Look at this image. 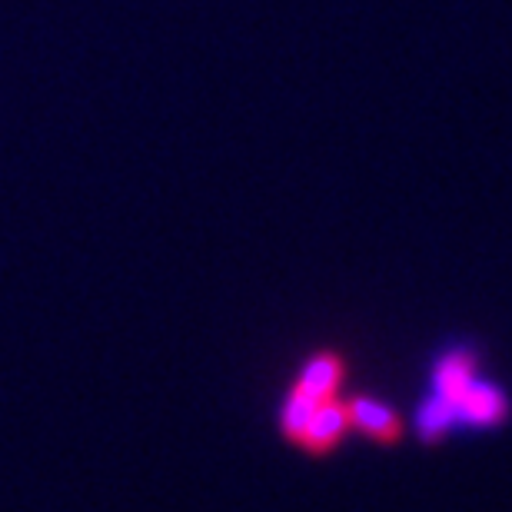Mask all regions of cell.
Here are the masks:
<instances>
[{"mask_svg": "<svg viewBox=\"0 0 512 512\" xmlns=\"http://www.w3.org/2000/svg\"><path fill=\"white\" fill-rule=\"evenodd\" d=\"M479 356L469 346H453L433 366V396L449 409L456 426H503L509 419V399L499 386L479 380Z\"/></svg>", "mask_w": 512, "mask_h": 512, "instance_id": "obj_1", "label": "cell"}, {"mask_svg": "<svg viewBox=\"0 0 512 512\" xmlns=\"http://www.w3.org/2000/svg\"><path fill=\"white\" fill-rule=\"evenodd\" d=\"M353 433L350 423V409H346V393L336 399H326L310 413V419L300 429L296 449L306 453L310 459H326L346 443V436Z\"/></svg>", "mask_w": 512, "mask_h": 512, "instance_id": "obj_2", "label": "cell"}, {"mask_svg": "<svg viewBox=\"0 0 512 512\" xmlns=\"http://www.w3.org/2000/svg\"><path fill=\"white\" fill-rule=\"evenodd\" d=\"M346 409H350L353 433H360L370 439V443H380L386 449L403 443L406 423H403V416L396 413V406H389L386 399L370 396V393H353V396H346Z\"/></svg>", "mask_w": 512, "mask_h": 512, "instance_id": "obj_3", "label": "cell"}, {"mask_svg": "<svg viewBox=\"0 0 512 512\" xmlns=\"http://www.w3.org/2000/svg\"><path fill=\"white\" fill-rule=\"evenodd\" d=\"M346 376H350V363L340 350L333 346H320L303 360L300 373H296L293 389L313 396L316 403H326V399H336L346 393Z\"/></svg>", "mask_w": 512, "mask_h": 512, "instance_id": "obj_4", "label": "cell"}]
</instances>
